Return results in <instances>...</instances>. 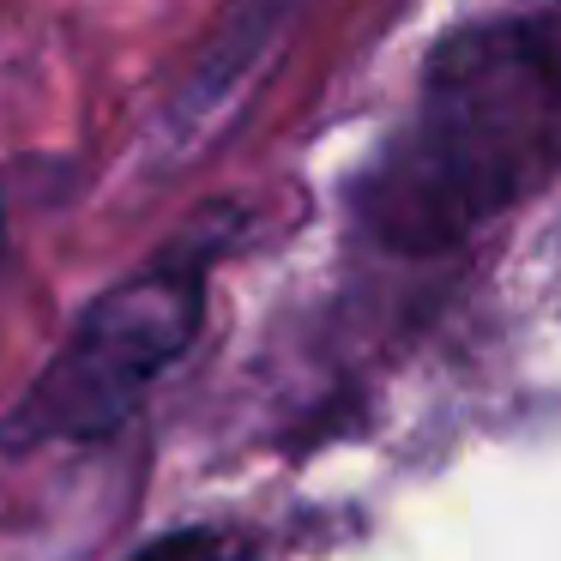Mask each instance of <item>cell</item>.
Returning a JSON list of instances; mask_svg holds the SVG:
<instances>
[{
    "mask_svg": "<svg viewBox=\"0 0 561 561\" xmlns=\"http://www.w3.org/2000/svg\"><path fill=\"white\" fill-rule=\"evenodd\" d=\"M561 170V13L495 19L435 55L416 127L368 182L392 248H447Z\"/></svg>",
    "mask_w": 561,
    "mask_h": 561,
    "instance_id": "6da1fadb",
    "label": "cell"
},
{
    "mask_svg": "<svg viewBox=\"0 0 561 561\" xmlns=\"http://www.w3.org/2000/svg\"><path fill=\"white\" fill-rule=\"evenodd\" d=\"M199 327V278L158 266L91 302L55 363L25 387L0 423V447L37 453L61 440H98L146 399V387L187 351Z\"/></svg>",
    "mask_w": 561,
    "mask_h": 561,
    "instance_id": "7a4b0ae2",
    "label": "cell"
},
{
    "mask_svg": "<svg viewBox=\"0 0 561 561\" xmlns=\"http://www.w3.org/2000/svg\"><path fill=\"white\" fill-rule=\"evenodd\" d=\"M127 561H236V543L224 531L194 525V531H170V537H158V543L134 549Z\"/></svg>",
    "mask_w": 561,
    "mask_h": 561,
    "instance_id": "3957f363",
    "label": "cell"
}]
</instances>
